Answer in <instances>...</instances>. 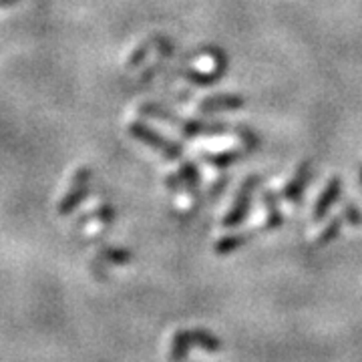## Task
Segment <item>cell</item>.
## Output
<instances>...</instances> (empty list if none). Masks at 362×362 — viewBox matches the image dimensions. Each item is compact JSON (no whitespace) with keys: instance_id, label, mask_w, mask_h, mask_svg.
Wrapping results in <instances>:
<instances>
[{"instance_id":"6","label":"cell","mask_w":362,"mask_h":362,"mask_svg":"<svg viewBox=\"0 0 362 362\" xmlns=\"http://www.w3.org/2000/svg\"><path fill=\"white\" fill-rule=\"evenodd\" d=\"M342 194V180L334 175L330 180L326 181L324 189L318 195L316 204H314V209H312V220L314 221H322L328 214V209L334 206L338 202V197Z\"/></svg>"},{"instance_id":"4","label":"cell","mask_w":362,"mask_h":362,"mask_svg":"<svg viewBox=\"0 0 362 362\" xmlns=\"http://www.w3.org/2000/svg\"><path fill=\"white\" fill-rule=\"evenodd\" d=\"M177 129L187 137V139H195V137H202V135H223L230 131V125L223 123V121H204V119H183L181 117V123L177 125Z\"/></svg>"},{"instance_id":"18","label":"cell","mask_w":362,"mask_h":362,"mask_svg":"<svg viewBox=\"0 0 362 362\" xmlns=\"http://www.w3.org/2000/svg\"><path fill=\"white\" fill-rule=\"evenodd\" d=\"M342 218L352 226H361L362 223V211L354 204H344L342 207Z\"/></svg>"},{"instance_id":"7","label":"cell","mask_w":362,"mask_h":362,"mask_svg":"<svg viewBox=\"0 0 362 362\" xmlns=\"http://www.w3.org/2000/svg\"><path fill=\"white\" fill-rule=\"evenodd\" d=\"M246 107V99L242 95L233 93H220V95H209L199 101V113H220V111H238Z\"/></svg>"},{"instance_id":"23","label":"cell","mask_w":362,"mask_h":362,"mask_svg":"<svg viewBox=\"0 0 362 362\" xmlns=\"http://www.w3.org/2000/svg\"><path fill=\"white\" fill-rule=\"evenodd\" d=\"M16 0H0V6L2 8H6V6H11V4H14Z\"/></svg>"},{"instance_id":"12","label":"cell","mask_w":362,"mask_h":362,"mask_svg":"<svg viewBox=\"0 0 362 362\" xmlns=\"http://www.w3.org/2000/svg\"><path fill=\"white\" fill-rule=\"evenodd\" d=\"M254 233H256V230H250V232H244V233H230V235H223L221 240L216 242V254H220V256H228V254H232V252H235L238 247L244 246L246 242H250Z\"/></svg>"},{"instance_id":"8","label":"cell","mask_w":362,"mask_h":362,"mask_svg":"<svg viewBox=\"0 0 362 362\" xmlns=\"http://www.w3.org/2000/svg\"><path fill=\"white\" fill-rule=\"evenodd\" d=\"M228 65H214L211 71H197V69H187L181 73V77L187 78L189 83H194L197 87H207V85H216L221 78L226 77Z\"/></svg>"},{"instance_id":"24","label":"cell","mask_w":362,"mask_h":362,"mask_svg":"<svg viewBox=\"0 0 362 362\" xmlns=\"http://www.w3.org/2000/svg\"><path fill=\"white\" fill-rule=\"evenodd\" d=\"M361 183H362V169H361Z\"/></svg>"},{"instance_id":"14","label":"cell","mask_w":362,"mask_h":362,"mask_svg":"<svg viewBox=\"0 0 362 362\" xmlns=\"http://www.w3.org/2000/svg\"><path fill=\"white\" fill-rule=\"evenodd\" d=\"M342 223H344V218H342V214L337 216V218H332V220L328 221V226L324 228L320 235H318V240H316V244H320V246H326V244H330V242H334L338 238V233H340V228H342Z\"/></svg>"},{"instance_id":"21","label":"cell","mask_w":362,"mask_h":362,"mask_svg":"<svg viewBox=\"0 0 362 362\" xmlns=\"http://www.w3.org/2000/svg\"><path fill=\"white\" fill-rule=\"evenodd\" d=\"M165 185H168L171 192H180V189H185V183H183V177H181L180 171L175 173H169L165 177Z\"/></svg>"},{"instance_id":"1","label":"cell","mask_w":362,"mask_h":362,"mask_svg":"<svg viewBox=\"0 0 362 362\" xmlns=\"http://www.w3.org/2000/svg\"><path fill=\"white\" fill-rule=\"evenodd\" d=\"M127 131H129V135L135 141H139L143 145H147V147H151V149H156L157 153H161L165 159L177 161L183 156V145L181 143L171 141L165 135H161L159 131L149 127L143 121H133V123H129Z\"/></svg>"},{"instance_id":"13","label":"cell","mask_w":362,"mask_h":362,"mask_svg":"<svg viewBox=\"0 0 362 362\" xmlns=\"http://www.w3.org/2000/svg\"><path fill=\"white\" fill-rule=\"evenodd\" d=\"M180 173L181 177H183V183H185V189L194 195L197 192V187H199V181H202L197 165H195L194 161H183L180 168Z\"/></svg>"},{"instance_id":"5","label":"cell","mask_w":362,"mask_h":362,"mask_svg":"<svg viewBox=\"0 0 362 362\" xmlns=\"http://www.w3.org/2000/svg\"><path fill=\"white\" fill-rule=\"evenodd\" d=\"M312 177V161H302L294 171V175L286 181V185L282 187V197L288 204H298L300 197L304 194V189L308 187Z\"/></svg>"},{"instance_id":"19","label":"cell","mask_w":362,"mask_h":362,"mask_svg":"<svg viewBox=\"0 0 362 362\" xmlns=\"http://www.w3.org/2000/svg\"><path fill=\"white\" fill-rule=\"evenodd\" d=\"M95 216H97V220L103 221V223H113V220H115V207L111 206V204H103V206H99L95 209Z\"/></svg>"},{"instance_id":"17","label":"cell","mask_w":362,"mask_h":362,"mask_svg":"<svg viewBox=\"0 0 362 362\" xmlns=\"http://www.w3.org/2000/svg\"><path fill=\"white\" fill-rule=\"evenodd\" d=\"M103 256L109 262H117V264H125V262H129L133 258L129 250H123V247H105Z\"/></svg>"},{"instance_id":"3","label":"cell","mask_w":362,"mask_h":362,"mask_svg":"<svg viewBox=\"0 0 362 362\" xmlns=\"http://www.w3.org/2000/svg\"><path fill=\"white\" fill-rule=\"evenodd\" d=\"M258 185V175H250V177L244 180V183L240 185V189H238V194H235V199H233L230 211H228V214L223 216V220H221V223H223L226 228H235V226H240V223L246 221L247 211H250V202H252V194H254V189H256Z\"/></svg>"},{"instance_id":"16","label":"cell","mask_w":362,"mask_h":362,"mask_svg":"<svg viewBox=\"0 0 362 362\" xmlns=\"http://www.w3.org/2000/svg\"><path fill=\"white\" fill-rule=\"evenodd\" d=\"M238 137H240V141L244 143V147H246V151H250V149H256L259 145V139L258 135L254 133V131L250 129V127H246V125H242V127H238Z\"/></svg>"},{"instance_id":"9","label":"cell","mask_w":362,"mask_h":362,"mask_svg":"<svg viewBox=\"0 0 362 362\" xmlns=\"http://www.w3.org/2000/svg\"><path fill=\"white\" fill-rule=\"evenodd\" d=\"M244 156H246V149H226V151H216V153H207L206 151V153H202V159L214 168L223 169L238 163Z\"/></svg>"},{"instance_id":"2","label":"cell","mask_w":362,"mask_h":362,"mask_svg":"<svg viewBox=\"0 0 362 362\" xmlns=\"http://www.w3.org/2000/svg\"><path fill=\"white\" fill-rule=\"evenodd\" d=\"M90 181H93V169L89 165H81L75 171L71 187L59 202V216H69L77 209L90 194Z\"/></svg>"},{"instance_id":"10","label":"cell","mask_w":362,"mask_h":362,"mask_svg":"<svg viewBox=\"0 0 362 362\" xmlns=\"http://www.w3.org/2000/svg\"><path fill=\"white\" fill-rule=\"evenodd\" d=\"M139 113L145 117H151V119H157V121H163V123H169L173 127H177L181 123V117L175 115L173 111H169L168 107L159 103H141L139 105Z\"/></svg>"},{"instance_id":"11","label":"cell","mask_w":362,"mask_h":362,"mask_svg":"<svg viewBox=\"0 0 362 362\" xmlns=\"http://www.w3.org/2000/svg\"><path fill=\"white\" fill-rule=\"evenodd\" d=\"M262 199H264V206L268 209V216H266V221H264V230H276L284 223V216L278 207V197L274 192H264L262 194Z\"/></svg>"},{"instance_id":"22","label":"cell","mask_w":362,"mask_h":362,"mask_svg":"<svg viewBox=\"0 0 362 362\" xmlns=\"http://www.w3.org/2000/svg\"><path fill=\"white\" fill-rule=\"evenodd\" d=\"M228 181H230V177H221V180H218L216 183H214V189L209 192V197H216V195H220L223 189H226V185H228Z\"/></svg>"},{"instance_id":"20","label":"cell","mask_w":362,"mask_h":362,"mask_svg":"<svg viewBox=\"0 0 362 362\" xmlns=\"http://www.w3.org/2000/svg\"><path fill=\"white\" fill-rule=\"evenodd\" d=\"M153 39H156V49L159 52V57H163V59L171 57V52H173V40L169 39V37H153Z\"/></svg>"},{"instance_id":"15","label":"cell","mask_w":362,"mask_h":362,"mask_svg":"<svg viewBox=\"0 0 362 362\" xmlns=\"http://www.w3.org/2000/svg\"><path fill=\"white\" fill-rule=\"evenodd\" d=\"M151 49H156V39L143 40L141 45L129 54V59H127V69H135V66H139L141 63H145V59L149 57Z\"/></svg>"}]
</instances>
